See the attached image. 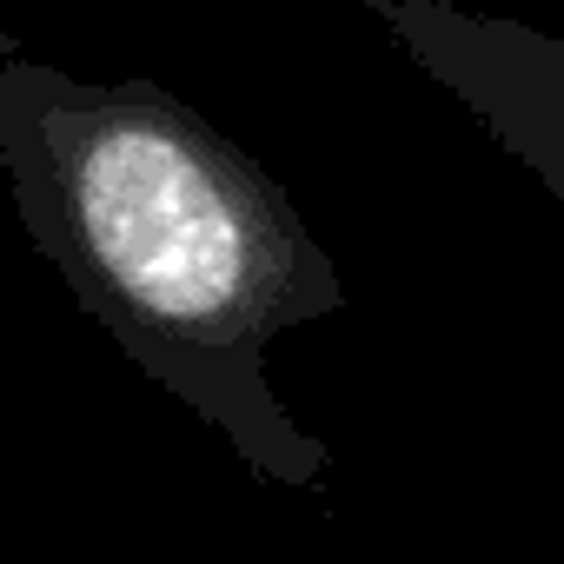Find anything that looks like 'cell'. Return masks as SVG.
<instances>
[{"label": "cell", "instance_id": "1", "mask_svg": "<svg viewBox=\"0 0 564 564\" xmlns=\"http://www.w3.org/2000/svg\"><path fill=\"white\" fill-rule=\"evenodd\" d=\"M80 219L120 293L160 319H206L239 293V219L213 180L160 133L120 127L87 153Z\"/></svg>", "mask_w": 564, "mask_h": 564}]
</instances>
